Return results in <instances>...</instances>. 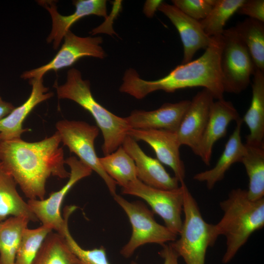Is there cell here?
Here are the masks:
<instances>
[{
  "label": "cell",
  "instance_id": "cell-10",
  "mask_svg": "<svg viewBox=\"0 0 264 264\" xmlns=\"http://www.w3.org/2000/svg\"><path fill=\"white\" fill-rule=\"evenodd\" d=\"M122 192L144 200L163 220L165 226L176 235L180 234L183 205L181 185L176 189L162 190L149 186L137 178L122 187Z\"/></svg>",
  "mask_w": 264,
  "mask_h": 264
},
{
  "label": "cell",
  "instance_id": "cell-35",
  "mask_svg": "<svg viewBox=\"0 0 264 264\" xmlns=\"http://www.w3.org/2000/svg\"><path fill=\"white\" fill-rule=\"evenodd\" d=\"M15 108L10 103L0 101V121L8 115Z\"/></svg>",
  "mask_w": 264,
  "mask_h": 264
},
{
  "label": "cell",
  "instance_id": "cell-12",
  "mask_svg": "<svg viewBox=\"0 0 264 264\" xmlns=\"http://www.w3.org/2000/svg\"><path fill=\"white\" fill-rule=\"evenodd\" d=\"M38 3L50 14L52 28L47 38V43H52L54 49L59 47L67 31L76 22L84 17L94 15L104 18L107 17V1L105 0H77L73 1L75 7L73 13L67 16L60 14L56 2L51 0H40Z\"/></svg>",
  "mask_w": 264,
  "mask_h": 264
},
{
  "label": "cell",
  "instance_id": "cell-23",
  "mask_svg": "<svg viewBox=\"0 0 264 264\" xmlns=\"http://www.w3.org/2000/svg\"><path fill=\"white\" fill-rule=\"evenodd\" d=\"M245 144V152L241 162L249 178L247 194L256 201L264 198V145Z\"/></svg>",
  "mask_w": 264,
  "mask_h": 264
},
{
  "label": "cell",
  "instance_id": "cell-2",
  "mask_svg": "<svg viewBox=\"0 0 264 264\" xmlns=\"http://www.w3.org/2000/svg\"><path fill=\"white\" fill-rule=\"evenodd\" d=\"M212 38L210 45L200 57L177 66L160 79L145 80L135 69H127L120 91L141 99L156 90L174 92L179 89L201 87L209 91L214 99H223L224 91L220 68L222 36L221 34Z\"/></svg>",
  "mask_w": 264,
  "mask_h": 264
},
{
  "label": "cell",
  "instance_id": "cell-31",
  "mask_svg": "<svg viewBox=\"0 0 264 264\" xmlns=\"http://www.w3.org/2000/svg\"><path fill=\"white\" fill-rule=\"evenodd\" d=\"M216 0H173V5L189 17L197 21L205 18Z\"/></svg>",
  "mask_w": 264,
  "mask_h": 264
},
{
  "label": "cell",
  "instance_id": "cell-20",
  "mask_svg": "<svg viewBox=\"0 0 264 264\" xmlns=\"http://www.w3.org/2000/svg\"><path fill=\"white\" fill-rule=\"evenodd\" d=\"M242 118L236 122V126L226 142L224 149L216 165L212 169L196 174L193 176L195 180L204 182L209 190L223 179L225 173L235 163L240 162L245 152V144L241 135Z\"/></svg>",
  "mask_w": 264,
  "mask_h": 264
},
{
  "label": "cell",
  "instance_id": "cell-6",
  "mask_svg": "<svg viewBox=\"0 0 264 264\" xmlns=\"http://www.w3.org/2000/svg\"><path fill=\"white\" fill-rule=\"evenodd\" d=\"M113 197L126 214L132 229L130 240L120 251L124 258L131 257L143 245L155 243L163 245L176 239L177 235L158 223L154 219V213L141 201L130 202L117 194Z\"/></svg>",
  "mask_w": 264,
  "mask_h": 264
},
{
  "label": "cell",
  "instance_id": "cell-11",
  "mask_svg": "<svg viewBox=\"0 0 264 264\" xmlns=\"http://www.w3.org/2000/svg\"><path fill=\"white\" fill-rule=\"evenodd\" d=\"M64 43L54 57L47 64L23 72V79H42L48 71H57L73 65L80 59L91 57L103 59L106 53L101 44L102 37L77 36L70 30L64 37Z\"/></svg>",
  "mask_w": 264,
  "mask_h": 264
},
{
  "label": "cell",
  "instance_id": "cell-8",
  "mask_svg": "<svg viewBox=\"0 0 264 264\" xmlns=\"http://www.w3.org/2000/svg\"><path fill=\"white\" fill-rule=\"evenodd\" d=\"M56 128L61 142L102 178L112 197L116 195L117 184L102 168L94 149L99 128L84 121L68 120L58 121Z\"/></svg>",
  "mask_w": 264,
  "mask_h": 264
},
{
  "label": "cell",
  "instance_id": "cell-18",
  "mask_svg": "<svg viewBox=\"0 0 264 264\" xmlns=\"http://www.w3.org/2000/svg\"><path fill=\"white\" fill-rule=\"evenodd\" d=\"M233 104L223 98L214 101L211 107L208 121L195 154L209 165L215 143L224 137L229 123L241 119Z\"/></svg>",
  "mask_w": 264,
  "mask_h": 264
},
{
  "label": "cell",
  "instance_id": "cell-33",
  "mask_svg": "<svg viewBox=\"0 0 264 264\" xmlns=\"http://www.w3.org/2000/svg\"><path fill=\"white\" fill-rule=\"evenodd\" d=\"M159 255L164 260L163 264H179V256L173 249L170 242L162 245Z\"/></svg>",
  "mask_w": 264,
  "mask_h": 264
},
{
  "label": "cell",
  "instance_id": "cell-28",
  "mask_svg": "<svg viewBox=\"0 0 264 264\" xmlns=\"http://www.w3.org/2000/svg\"><path fill=\"white\" fill-rule=\"evenodd\" d=\"M245 0H216L210 12L199 21L204 32L209 37L220 35L228 19L236 12Z\"/></svg>",
  "mask_w": 264,
  "mask_h": 264
},
{
  "label": "cell",
  "instance_id": "cell-14",
  "mask_svg": "<svg viewBox=\"0 0 264 264\" xmlns=\"http://www.w3.org/2000/svg\"><path fill=\"white\" fill-rule=\"evenodd\" d=\"M214 99L207 89L198 91L191 101L176 132L181 146H188L195 154L206 127Z\"/></svg>",
  "mask_w": 264,
  "mask_h": 264
},
{
  "label": "cell",
  "instance_id": "cell-5",
  "mask_svg": "<svg viewBox=\"0 0 264 264\" xmlns=\"http://www.w3.org/2000/svg\"><path fill=\"white\" fill-rule=\"evenodd\" d=\"M180 184L183 191L184 219L179 238L170 243L186 264H205L207 250L211 246L212 224L203 218L198 204L184 181Z\"/></svg>",
  "mask_w": 264,
  "mask_h": 264
},
{
  "label": "cell",
  "instance_id": "cell-25",
  "mask_svg": "<svg viewBox=\"0 0 264 264\" xmlns=\"http://www.w3.org/2000/svg\"><path fill=\"white\" fill-rule=\"evenodd\" d=\"M264 22L248 18L234 27L256 68L264 72Z\"/></svg>",
  "mask_w": 264,
  "mask_h": 264
},
{
  "label": "cell",
  "instance_id": "cell-30",
  "mask_svg": "<svg viewBox=\"0 0 264 264\" xmlns=\"http://www.w3.org/2000/svg\"><path fill=\"white\" fill-rule=\"evenodd\" d=\"M69 249L81 264H111L109 261L106 249L103 246L92 249L82 248L71 235L66 224L62 234ZM131 264H138L132 261Z\"/></svg>",
  "mask_w": 264,
  "mask_h": 264
},
{
  "label": "cell",
  "instance_id": "cell-1",
  "mask_svg": "<svg viewBox=\"0 0 264 264\" xmlns=\"http://www.w3.org/2000/svg\"><path fill=\"white\" fill-rule=\"evenodd\" d=\"M61 142L57 131L38 142L21 138L0 142V162L29 199L44 198L46 182L51 176L69 177Z\"/></svg>",
  "mask_w": 264,
  "mask_h": 264
},
{
  "label": "cell",
  "instance_id": "cell-7",
  "mask_svg": "<svg viewBox=\"0 0 264 264\" xmlns=\"http://www.w3.org/2000/svg\"><path fill=\"white\" fill-rule=\"evenodd\" d=\"M220 68L224 92L239 93L248 86L256 67L234 27L224 29Z\"/></svg>",
  "mask_w": 264,
  "mask_h": 264
},
{
  "label": "cell",
  "instance_id": "cell-32",
  "mask_svg": "<svg viewBox=\"0 0 264 264\" xmlns=\"http://www.w3.org/2000/svg\"><path fill=\"white\" fill-rule=\"evenodd\" d=\"M237 12L248 18L264 22V0H245Z\"/></svg>",
  "mask_w": 264,
  "mask_h": 264
},
{
  "label": "cell",
  "instance_id": "cell-34",
  "mask_svg": "<svg viewBox=\"0 0 264 264\" xmlns=\"http://www.w3.org/2000/svg\"><path fill=\"white\" fill-rule=\"evenodd\" d=\"M162 0H148L145 5V13L148 17H152L158 9Z\"/></svg>",
  "mask_w": 264,
  "mask_h": 264
},
{
  "label": "cell",
  "instance_id": "cell-29",
  "mask_svg": "<svg viewBox=\"0 0 264 264\" xmlns=\"http://www.w3.org/2000/svg\"><path fill=\"white\" fill-rule=\"evenodd\" d=\"M51 231V229L43 225L34 229L27 228L18 249L15 264H32L44 240Z\"/></svg>",
  "mask_w": 264,
  "mask_h": 264
},
{
  "label": "cell",
  "instance_id": "cell-16",
  "mask_svg": "<svg viewBox=\"0 0 264 264\" xmlns=\"http://www.w3.org/2000/svg\"><path fill=\"white\" fill-rule=\"evenodd\" d=\"M191 101L163 104L155 110H134L125 117L130 129L163 130L176 132L190 104Z\"/></svg>",
  "mask_w": 264,
  "mask_h": 264
},
{
  "label": "cell",
  "instance_id": "cell-24",
  "mask_svg": "<svg viewBox=\"0 0 264 264\" xmlns=\"http://www.w3.org/2000/svg\"><path fill=\"white\" fill-rule=\"evenodd\" d=\"M29 219L10 217L0 222V264H15L16 254Z\"/></svg>",
  "mask_w": 264,
  "mask_h": 264
},
{
  "label": "cell",
  "instance_id": "cell-17",
  "mask_svg": "<svg viewBox=\"0 0 264 264\" xmlns=\"http://www.w3.org/2000/svg\"><path fill=\"white\" fill-rule=\"evenodd\" d=\"M121 146L134 160L137 178L143 183L162 190L179 187V181L170 176L157 159L146 154L131 136L127 135Z\"/></svg>",
  "mask_w": 264,
  "mask_h": 264
},
{
  "label": "cell",
  "instance_id": "cell-26",
  "mask_svg": "<svg viewBox=\"0 0 264 264\" xmlns=\"http://www.w3.org/2000/svg\"><path fill=\"white\" fill-rule=\"evenodd\" d=\"M99 160L106 173L122 188L137 179L134 160L122 146Z\"/></svg>",
  "mask_w": 264,
  "mask_h": 264
},
{
  "label": "cell",
  "instance_id": "cell-13",
  "mask_svg": "<svg viewBox=\"0 0 264 264\" xmlns=\"http://www.w3.org/2000/svg\"><path fill=\"white\" fill-rule=\"evenodd\" d=\"M127 135L136 141L142 140L153 148L157 159L172 169L179 183L184 181L185 168L180 155L181 145L176 132L163 130L131 129Z\"/></svg>",
  "mask_w": 264,
  "mask_h": 264
},
{
  "label": "cell",
  "instance_id": "cell-15",
  "mask_svg": "<svg viewBox=\"0 0 264 264\" xmlns=\"http://www.w3.org/2000/svg\"><path fill=\"white\" fill-rule=\"evenodd\" d=\"M157 10L170 20L179 33L183 46L181 64L191 62L198 50H205L210 45L212 38L204 32L199 21L189 17L174 5L163 1Z\"/></svg>",
  "mask_w": 264,
  "mask_h": 264
},
{
  "label": "cell",
  "instance_id": "cell-9",
  "mask_svg": "<svg viewBox=\"0 0 264 264\" xmlns=\"http://www.w3.org/2000/svg\"><path fill=\"white\" fill-rule=\"evenodd\" d=\"M65 163L70 168L68 180L59 191L52 193L47 198L28 199L29 207L42 225L61 235L66 225L68 223L70 215L77 208L75 206L67 207L64 217L62 216L61 208L63 200L71 188L80 180L89 176L92 170L75 156L65 160Z\"/></svg>",
  "mask_w": 264,
  "mask_h": 264
},
{
  "label": "cell",
  "instance_id": "cell-36",
  "mask_svg": "<svg viewBox=\"0 0 264 264\" xmlns=\"http://www.w3.org/2000/svg\"><path fill=\"white\" fill-rule=\"evenodd\" d=\"M2 100V99L1 98V97H0V101H1Z\"/></svg>",
  "mask_w": 264,
  "mask_h": 264
},
{
  "label": "cell",
  "instance_id": "cell-21",
  "mask_svg": "<svg viewBox=\"0 0 264 264\" xmlns=\"http://www.w3.org/2000/svg\"><path fill=\"white\" fill-rule=\"evenodd\" d=\"M253 76L251 104L242 119L249 130L245 143L261 146L264 145V72L256 68Z\"/></svg>",
  "mask_w": 264,
  "mask_h": 264
},
{
  "label": "cell",
  "instance_id": "cell-27",
  "mask_svg": "<svg viewBox=\"0 0 264 264\" xmlns=\"http://www.w3.org/2000/svg\"><path fill=\"white\" fill-rule=\"evenodd\" d=\"M79 261L58 233H49L32 264H75Z\"/></svg>",
  "mask_w": 264,
  "mask_h": 264
},
{
  "label": "cell",
  "instance_id": "cell-19",
  "mask_svg": "<svg viewBox=\"0 0 264 264\" xmlns=\"http://www.w3.org/2000/svg\"><path fill=\"white\" fill-rule=\"evenodd\" d=\"M29 80L32 90L28 98L0 121V142L21 138V135L29 131L22 128L25 118L37 105L54 94L48 92V88L44 86L43 78Z\"/></svg>",
  "mask_w": 264,
  "mask_h": 264
},
{
  "label": "cell",
  "instance_id": "cell-4",
  "mask_svg": "<svg viewBox=\"0 0 264 264\" xmlns=\"http://www.w3.org/2000/svg\"><path fill=\"white\" fill-rule=\"evenodd\" d=\"M88 80L82 78L81 72L72 68L67 72L66 81L62 85L55 84L59 99L72 100L89 112L102 133V149L104 155L109 154L121 146L130 129L125 117L111 112L93 97Z\"/></svg>",
  "mask_w": 264,
  "mask_h": 264
},
{
  "label": "cell",
  "instance_id": "cell-37",
  "mask_svg": "<svg viewBox=\"0 0 264 264\" xmlns=\"http://www.w3.org/2000/svg\"><path fill=\"white\" fill-rule=\"evenodd\" d=\"M75 264H81L80 263V262H79V263H76Z\"/></svg>",
  "mask_w": 264,
  "mask_h": 264
},
{
  "label": "cell",
  "instance_id": "cell-3",
  "mask_svg": "<svg viewBox=\"0 0 264 264\" xmlns=\"http://www.w3.org/2000/svg\"><path fill=\"white\" fill-rule=\"evenodd\" d=\"M223 212L220 220L212 224L211 246L218 238H226V250L222 263L230 262L239 249L247 242L251 235L264 226V198L256 201L250 200L247 191L241 188L232 190L227 199L220 202Z\"/></svg>",
  "mask_w": 264,
  "mask_h": 264
},
{
  "label": "cell",
  "instance_id": "cell-22",
  "mask_svg": "<svg viewBox=\"0 0 264 264\" xmlns=\"http://www.w3.org/2000/svg\"><path fill=\"white\" fill-rule=\"evenodd\" d=\"M17 184L0 162V222L8 216L23 217L30 221H38L18 192Z\"/></svg>",
  "mask_w": 264,
  "mask_h": 264
}]
</instances>
